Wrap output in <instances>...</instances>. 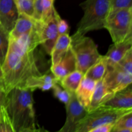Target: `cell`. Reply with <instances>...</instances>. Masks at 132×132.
Returning <instances> with one entry per match:
<instances>
[{
  "label": "cell",
  "instance_id": "obj_29",
  "mask_svg": "<svg viewBox=\"0 0 132 132\" xmlns=\"http://www.w3.org/2000/svg\"><path fill=\"white\" fill-rule=\"evenodd\" d=\"M57 31L59 36L69 33V27L68 23L62 19L59 15L57 17Z\"/></svg>",
  "mask_w": 132,
  "mask_h": 132
},
{
  "label": "cell",
  "instance_id": "obj_5",
  "mask_svg": "<svg viewBox=\"0 0 132 132\" xmlns=\"http://www.w3.org/2000/svg\"><path fill=\"white\" fill-rule=\"evenodd\" d=\"M104 28L109 32L113 43L132 37V8L111 11Z\"/></svg>",
  "mask_w": 132,
  "mask_h": 132
},
{
  "label": "cell",
  "instance_id": "obj_32",
  "mask_svg": "<svg viewBox=\"0 0 132 132\" xmlns=\"http://www.w3.org/2000/svg\"><path fill=\"white\" fill-rule=\"evenodd\" d=\"M0 86H1V87L5 91V84H4L3 80V73L2 67H1V63H0Z\"/></svg>",
  "mask_w": 132,
  "mask_h": 132
},
{
  "label": "cell",
  "instance_id": "obj_9",
  "mask_svg": "<svg viewBox=\"0 0 132 132\" xmlns=\"http://www.w3.org/2000/svg\"><path fill=\"white\" fill-rule=\"evenodd\" d=\"M103 81L108 90L115 94L131 85L132 75L125 73L114 67L107 68Z\"/></svg>",
  "mask_w": 132,
  "mask_h": 132
},
{
  "label": "cell",
  "instance_id": "obj_21",
  "mask_svg": "<svg viewBox=\"0 0 132 132\" xmlns=\"http://www.w3.org/2000/svg\"><path fill=\"white\" fill-rule=\"evenodd\" d=\"M19 14H24L33 19L34 14V0H15Z\"/></svg>",
  "mask_w": 132,
  "mask_h": 132
},
{
  "label": "cell",
  "instance_id": "obj_10",
  "mask_svg": "<svg viewBox=\"0 0 132 132\" xmlns=\"http://www.w3.org/2000/svg\"><path fill=\"white\" fill-rule=\"evenodd\" d=\"M19 15L15 0H0V26L8 34L14 28Z\"/></svg>",
  "mask_w": 132,
  "mask_h": 132
},
{
  "label": "cell",
  "instance_id": "obj_11",
  "mask_svg": "<svg viewBox=\"0 0 132 132\" xmlns=\"http://www.w3.org/2000/svg\"><path fill=\"white\" fill-rule=\"evenodd\" d=\"M76 70L77 61L71 46L59 62L50 68L52 73L59 81Z\"/></svg>",
  "mask_w": 132,
  "mask_h": 132
},
{
  "label": "cell",
  "instance_id": "obj_7",
  "mask_svg": "<svg viewBox=\"0 0 132 132\" xmlns=\"http://www.w3.org/2000/svg\"><path fill=\"white\" fill-rule=\"evenodd\" d=\"M59 15L55 8L50 18L45 21H36L39 33L40 45L50 55L52 50L59 37L57 31V17Z\"/></svg>",
  "mask_w": 132,
  "mask_h": 132
},
{
  "label": "cell",
  "instance_id": "obj_26",
  "mask_svg": "<svg viewBox=\"0 0 132 132\" xmlns=\"http://www.w3.org/2000/svg\"><path fill=\"white\" fill-rule=\"evenodd\" d=\"M113 128L132 130V111L119 117L114 123Z\"/></svg>",
  "mask_w": 132,
  "mask_h": 132
},
{
  "label": "cell",
  "instance_id": "obj_14",
  "mask_svg": "<svg viewBox=\"0 0 132 132\" xmlns=\"http://www.w3.org/2000/svg\"><path fill=\"white\" fill-rule=\"evenodd\" d=\"M103 106L117 109L132 110V89L131 85L124 90L116 93Z\"/></svg>",
  "mask_w": 132,
  "mask_h": 132
},
{
  "label": "cell",
  "instance_id": "obj_23",
  "mask_svg": "<svg viewBox=\"0 0 132 132\" xmlns=\"http://www.w3.org/2000/svg\"><path fill=\"white\" fill-rule=\"evenodd\" d=\"M9 34L0 26V63L2 65L9 45Z\"/></svg>",
  "mask_w": 132,
  "mask_h": 132
},
{
  "label": "cell",
  "instance_id": "obj_6",
  "mask_svg": "<svg viewBox=\"0 0 132 132\" xmlns=\"http://www.w3.org/2000/svg\"><path fill=\"white\" fill-rule=\"evenodd\" d=\"M132 110L117 109L107 106L88 112L77 126L75 132H87L97 126L107 124H114L119 117Z\"/></svg>",
  "mask_w": 132,
  "mask_h": 132
},
{
  "label": "cell",
  "instance_id": "obj_27",
  "mask_svg": "<svg viewBox=\"0 0 132 132\" xmlns=\"http://www.w3.org/2000/svg\"><path fill=\"white\" fill-rule=\"evenodd\" d=\"M110 12L122 9L132 8V0H110Z\"/></svg>",
  "mask_w": 132,
  "mask_h": 132
},
{
  "label": "cell",
  "instance_id": "obj_20",
  "mask_svg": "<svg viewBox=\"0 0 132 132\" xmlns=\"http://www.w3.org/2000/svg\"><path fill=\"white\" fill-rule=\"evenodd\" d=\"M83 77V73L76 70L62 79L59 83L70 93H75Z\"/></svg>",
  "mask_w": 132,
  "mask_h": 132
},
{
  "label": "cell",
  "instance_id": "obj_36",
  "mask_svg": "<svg viewBox=\"0 0 132 132\" xmlns=\"http://www.w3.org/2000/svg\"></svg>",
  "mask_w": 132,
  "mask_h": 132
},
{
  "label": "cell",
  "instance_id": "obj_3",
  "mask_svg": "<svg viewBox=\"0 0 132 132\" xmlns=\"http://www.w3.org/2000/svg\"><path fill=\"white\" fill-rule=\"evenodd\" d=\"M84 15L77 24L76 33L85 35L105 27L110 12V0H86L81 4Z\"/></svg>",
  "mask_w": 132,
  "mask_h": 132
},
{
  "label": "cell",
  "instance_id": "obj_8",
  "mask_svg": "<svg viewBox=\"0 0 132 132\" xmlns=\"http://www.w3.org/2000/svg\"><path fill=\"white\" fill-rule=\"evenodd\" d=\"M66 106L67 119L59 132H75L81 120L86 116L88 111L79 103L75 93H72Z\"/></svg>",
  "mask_w": 132,
  "mask_h": 132
},
{
  "label": "cell",
  "instance_id": "obj_12",
  "mask_svg": "<svg viewBox=\"0 0 132 132\" xmlns=\"http://www.w3.org/2000/svg\"><path fill=\"white\" fill-rule=\"evenodd\" d=\"M131 49L132 37L121 42L113 43L106 54L104 55L106 61L107 68L114 67Z\"/></svg>",
  "mask_w": 132,
  "mask_h": 132
},
{
  "label": "cell",
  "instance_id": "obj_15",
  "mask_svg": "<svg viewBox=\"0 0 132 132\" xmlns=\"http://www.w3.org/2000/svg\"><path fill=\"white\" fill-rule=\"evenodd\" d=\"M114 94L108 90L103 82V79L97 81L95 90L93 94L91 103L88 108V112H91L101 106L103 105L106 102L111 99Z\"/></svg>",
  "mask_w": 132,
  "mask_h": 132
},
{
  "label": "cell",
  "instance_id": "obj_34",
  "mask_svg": "<svg viewBox=\"0 0 132 132\" xmlns=\"http://www.w3.org/2000/svg\"><path fill=\"white\" fill-rule=\"evenodd\" d=\"M110 132H132V130L130 129H115L112 128Z\"/></svg>",
  "mask_w": 132,
  "mask_h": 132
},
{
  "label": "cell",
  "instance_id": "obj_33",
  "mask_svg": "<svg viewBox=\"0 0 132 132\" xmlns=\"http://www.w3.org/2000/svg\"><path fill=\"white\" fill-rule=\"evenodd\" d=\"M18 132H39V128H37L36 127L28 128H24L23 130H21Z\"/></svg>",
  "mask_w": 132,
  "mask_h": 132
},
{
  "label": "cell",
  "instance_id": "obj_19",
  "mask_svg": "<svg viewBox=\"0 0 132 132\" xmlns=\"http://www.w3.org/2000/svg\"><path fill=\"white\" fill-rule=\"evenodd\" d=\"M106 69V61L104 56L103 55L99 61L94 63L87 70L84 76L95 81H100L103 79L104 76H105Z\"/></svg>",
  "mask_w": 132,
  "mask_h": 132
},
{
  "label": "cell",
  "instance_id": "obj_22",
  "mask_svg": "<svg viewBox=\"0 0 132 132\" xmlns=\"http://www.w3.org/2000/svg\"><path fill=\"white\" fill-rule=\"evenodd\" d=\"M113 67L128 74L132 75V49Z\"/></svg>",
  "mask_w": 132,
  "mask_h": 132
},
{
  "label": "cell",
  "instance_id": "obj_2",
  "mask_svg": "<svg viewBox=\"0 0 132 132\" xmlns=\"http://www.w3.org/2000/svg\"><path fill=\"white\" fill-rule=\"evenodd\" d=\"M33 92L27 88H14L6 94L5 108L15 132L36 127Z\"/></svg>",
  "mask_w": 132,
  "mask_h": 132
},
{
  "label": "cell",
  "instance_id": "obj_16",
  "mask_svg": "<svg viewBox=\"0 0 132 132\" xmlns=\"http://www.w3.org/2000/svg\"><path fill=\"white\" fill-rule=\"evenodd\" d=\"M52 72L36 77H32L27 81L25 88L32 89L34 91L36 89H41L42 91L52 90L54 84L58 82Z\"/></svg>",
  "mask_w": 132,
  "mask_h": 132
},
{
  "label": "cell",
  "instance_id": "obj_25",
  "mask_svg": "<svg viewBox=\"0 0 132 132\" xmlns=\"http://www.w3.org/2000/svg\"><path fill=\"white\" fill-rule=\"evenodd\" d=\"M0 132H15L5 107L0 112Z\"/></svg>",
  "mask_w": 132,
  "mask_h": 132
},
{
  "label": "cell",
  "instance_id": "obj_4",
  "mask_svg": "<svg viewBox=\"0 0 132 132\" xmlns=\"http://www.w3.org/2000/svg\"><path fill=\"white\" fill-rule=\"evenodd\" d=\"M71 48L77 61V70L84 75L90 67L101 58L97 46L90 37L76 32L70 36Z\"/></svg>",
  "mask_w": 132,
  "mask_h": 132
},
{
  "label": "cell",
  "instance_id": "obj_18",
  "mask_svg": "<svg viewBox=\"0 0 132 132\" xmlns=\"http://www.w3.org/2000/svg\"><path fill=\"white\" fill-rule=\"evenodd\" d=\"M71 37L68 34L59 36L52 50V66L55 65L70 47Z\"/></svg>",
  "mask_w": 132,
  "mask_h": 132
},
{
  "label": "cell",
  "instance_id": "obj_31",
  "mask_svg": "<svg viewBox=\"0 0 132 132\" xmlns=\"http://www.w3.org/2000/svg\"><path fill=\"white\" fill-rule=\"evenodd\" d=\"M6 99V93L0 86V112L3 107L5 106Z\"/></svg>",
  "mask_w": 132,
  "mask_h": 132
},
{
  "label": "cell",
  "instance_id": "obj_17",
  "mask_svg": "<svg viewBox=\"0 0 132 132\" xmlns=\"http://www.w3.org/2000/svg\"><path fill=\"white\" fill-rule=\"evenodd\" d=\"M36 26V21L24 14H19L14 28L9 34L10 37L18 39L23 35L32 32Z\"/></svg>",
  "mask_w": 132,
  "mask_h": 132
},
{
  "label": "cell",
  "instance_id": "obj_1",
  "mask_svg": "<svg viewBox=\"0 0 132 132\" xmlns=\"http://www.w3.org/2000/svg\"><path fill=\"white\" fill-rule=\"evenodd\" d=\"M10 37V36H9ZM40 45L36 26L32 32L18 39L9 37V45L2 67L5 92L14 88H25L30 78L41 76L34 50Z\"/></svg>",
  "mask_w": 132,
  "mask_h": 132
},
{
  "label": "cell",
  "instance_id": "obj_13",
  "mask_svg": "<svg viewBox=\"0 0 132 132\" xmlns=\"http://www.w3.org/2000/svg\"><path fill=\"white\" fill-rule=\"evenodd\" d=\"M96 83L97 81L84 76L75 92L77 101L86 110L91 103Z\"/></svg>",
  "mask_w": 132,
  "mask_h": 132
},
{
  "label": "cell",
  "instance_id": "obj_35",
  "mask_svg": "<svg viewBox=\"0 0 132 132\" xmlns=\"http://www.w3.org/2000/svg\"><path fill=\"white\" fill-rule=\"evenodd\" d=\"M39 128V132H51V131H48L47 130H46V129H45L43 127ZM55 132H59V131H55Z\"/></svg>",
  "mask_w": 132,
  "mask_h": 132
},
{
  "label": "cell",
  "instance_id": "obj_24",
  "mask_svg": "<svg viewBox=\"0 0 132 132\" xmlns=\"http://www.w3.org/2000/svg\"><path fill=\"white\" fill-rule=\"evenodd\" d=\"M54 95L58 100L60 101L64 104H67L69 101L72 93H70L65 88L63 87L59 83V81L54 84L52 89Z\"/></svg>",
  "mask_w": 132,
  "mask_h": 132
},
{
  "label": "cell",
  "instance_id": "obj_28",
  "mask_svg": "<svg viewBox=\"0 0 132 132\" xmlns=\"http://www.w3.org/2000/svg\"><path fill=\"white\" fill-rule=\"evenodd\" d=\"M34 14L33 19L36 21H41L43 18V12L42 0H34Z\"/></svg>",
  "mask_w": 132,
  "mask_h": 132
},
{
  "label": "cell",
  "instance_id": "obj_30",
  "mask_svg": "<svg viewBox=\"0 0 132 132\" xmlns=\"http://www.w3.org/2000/svg\"><path fill=\"white\" fill-rule=\"evenodd\" d=\"M113 125L114 124H107V125H102L92 128L87 132H110L113 128Z\"/></svg>",
  "mask_w": 132,
  "mask_h": 132
}]
</instances>
